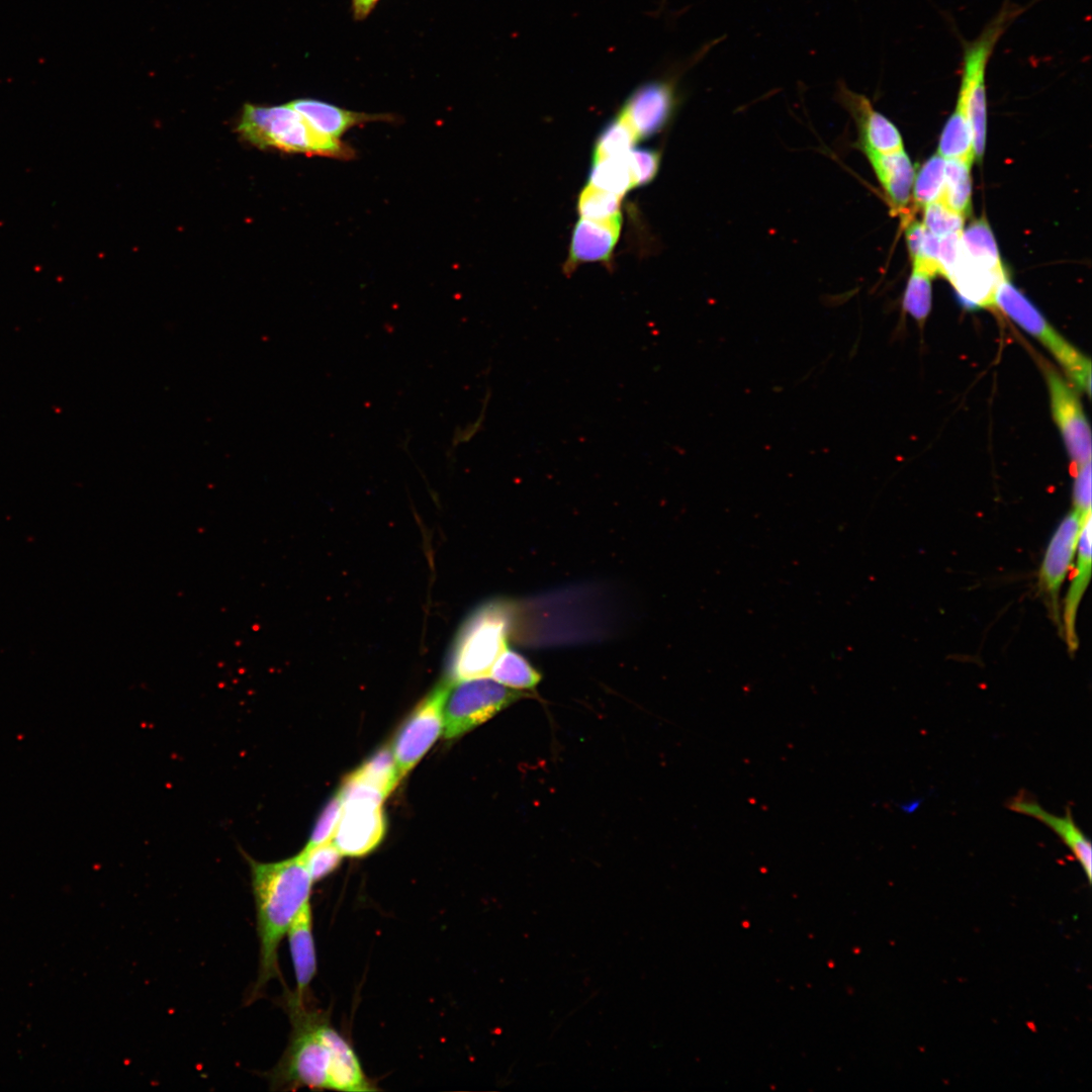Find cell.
I'll use <instances>...</instances> for the list:
<instances>
[{"mask_svg": "<svg viewBox=\"0 0 1092 1092\" xmlns=\"http://www.w3.org/2000/svg\"><path fill=\"white\" fill-rule=\"evenodd\" d=\"M961 252L991 269L1004 270L993 233L985 219L976 220L963 230Z\"/></svg>", "mask_w": 1092, "mask_h": 1092, "instance_id": "44dd1931", "label": "cell"}, {"mask_svg": "<svg viewBox=\"0 0 1092 1092\" xmlns=\"http://www.w3.org/2000/svg\"><path fill=\"white\" fill-rule=\"evenodd\" d=\"M972 162L945 160L944 183L939 199L948 207L966 215L970 212L972 197Z\"/></svg>", "mask_w": 1092, "mask_h": 1092, "instance_id": "7402d4cb", "label": "cell"}, {"mask_svg": "<svg viewBox=\"0 0 1092 1092\" xmlns=\"http://www.w3.org/2000/svg\"><path fill=\"white\" fill-rule=\"evenodd\" d=\"M317 133L334 140L350 128L373 121H394L391 114L356 112L310 98H300L289 103Z\"/></svg>", "mask_w": 1092, "mask_h": 1092, "instance_id": "2e32d148", "label": "cell"}, {"mask_svg": "<svg viewBox=\"0 0 1092 1092\" xmlns=\"http://www.w3.org/2000/svg\"><path fill=\"white\" fill-rule=\"evenodd\" d=\"M444 684L442 734L447 739L466 733L526 696L486 676Z\"/></svg>", "mask_w": 1092, "mask_h": 1092, "instance_id": "52a82bcc", "label": "cell"}, {"mask_svg": "<svg viewBox=\"0 0 1092 1092\" xmlns=\"http://www.w3.org/2000/svg\"><path fill=\"white\" fill-rule=\"evenodd\" d=\"M445 684L439 685L406 719L392 745L399 781L417 764L443 731L442 701Z\"/></svg>", "mask_w": 1092, "mask_h": 1092, "instance_id": "30bf717a", "label": "cell"}, {"mask_svg": "<svg viewBox=\"0 0 1092 1092\" xmlns=\"http://www.w3.org/2000/svg\"><path fill=\"white\" fill-rule=\"evenodd\" d=\"M678 102L676 78L653 79L630 93L619 114L630 124L638 140L648 139L667 125Z\"/></svg>", "mask_w": 1092, "mask_h": 1092, "instance_id": "9c48e42d", "label": "cell"}, {"mask_svg": "<svg viewBox=\"0 0 1092 1092\" xmlns=\"http://www.w3.org/2000/svg\"><path fill=\"white\" fill-rule=\"evenodd\" d=\"M993 306L1039 341L1060 363L1072 383L1090 395V359L1067 341L1008 278L999 284Z\"/></svg>", "mask_w": 1092, "mask_h": 1092, "instance_id": "8992f818", "label": "cell"}, {"mask_svg": "<svg viewBox=\"0 0 1092 1092\" xmlns=\"http://www.w3.org/2000/svg\"><path fill=\"white\" fill-rule=\"evenodd\" d=\"M961 234H951L942 238H939L938 244V265L939 275H943L945 278L950 274L956 266L961 253Z\"/></svg>", "mask_w": 1092, "mask_h": 1092, "instance_id": "e575fe53", "label": "cell"}, {"mask_svg": "<svg viewBox=\"0 0 1092 1092\" xmlns=\"http://www.w3.org/2000/svg\"><path fill=\"white\" fill-rule=\"evenodd\" d=\"M835 96L853 118L858 132L857 146L864 155H886L904 150L898 128L874 108L867 96L851 91L843 82H838Z\"/></svg>", "mask_w": 1092, "mask_h": 1092, "instance_id": "8fae6325", "label": "cell"}, {"mask_svg": "<svg viewBox=\"0 0 1092 1092\" xmlns=\"http://www.w3.org/2000/svg\"><path fill=\"white\" fill-rule=\"evenodd\" d=\"M349 776L375 786L385 797L391 793L399 782L392 749L387 746L378 750L370 759Z\"/></svg>", "mask_w": 1092, "mask_h": 1092, "instance_id": "484cf974", "label": "cell"}, {"mask_svg": "<svg viewBox=\"0 0 1092 1092\" xmlns=\"http://www.w3.org/2000/svg\"><path fill=\"white\" fill-rule=\"evenodd\" d=\"M625 157L632 173L634 187L647 185L656 177L660 165V154L657 151L632 148Z\"/></svg>", "mask_w": 1092, "mask_h": 1092, "instance_id": "1f68e13d", "label": "cell"}, {"mask_svg": "<svg viewBox=\"0 0 1092 1092\" xmlns=\"http://www.w3.org/2000/svg\"><path fill=\"white\" fill-rule=\"evenodd\" d=\"M385 829L386 822L381 805L365 801H345L332 842L343 856H362L380 843Z\"/></svg>", "mask_w": 1092, "mask_h": 1092, "instance_id": "7c38bea8", "label": "cell"}, {"mask_svg": "<svg viewBox=\"0 0 1092 1092\" xmlns=\"http://www.w3.org/2000/svg\"><path fill=\"white\" fill-rule=\"evenodd\" d=\"M255 901L259 938V971L251 996L280 976L278 949L302 906L309 901L312 880L297 854L273 862L247 856Z\"/></svg>", "mask_w": 1092, "mask_h": 1092, "instance_id": "7a4b0ae2", "label": "cell"}, {"mask_svg": "<svg viewBox=\"0 0 1092 1092\" xmlns=\"http://www.w3.org/2000/svg\"><path fill=\"white\" fill-rule=\"evenodd\" d=\"M1013 812L1032 817L1052 829L1078 860L1089 883L1092 881V846L1090 839L1077 826L1069 806L1064 816L1044 810L1027 793L1021 791L1006 804Z\"/></svg>", "mask_w": 1092, "mask_h": 1092, "instance_id": "5bb4252c", "label": "cell"}, {"mask_svg": "<svg viewBox=\"0 0 1092 1092\" xmlns=\"http://www.w3.org/2000/svg\"><path fill=\"white\" fill-rule=\"evenodd\" d=\"M1075 467L1073 510L1087 518L1091 516V460Z\"/></svg>", "mask_w": 1092, "mask_h": 1092, "instance_id": "836d02e7", "label": "cell"}, {"mask_svg": "<svg viewBox=\"0 0 1092 1092\" xmlns=\"http://www.w3.org/2000/svg\"><path fill=\"white\" fill-rule=\"evenodd\" d=\"M1091 516L1086 520L1081 531L1075 572L1071 580L1064 606V628L1068 649L1071 653L1078 647L1076 620L1080 602L1091 576Z\"/></svg>", "mask_w": 1092, "mask_h": 1092, "instance_id": "d6986e66", "label": "cell"}, {"mask_svg": "<svg viewBox=\"0 0 1092 1092\" xmlns=\"http://www.w3.org/2000/svg\"><path fill=\"white\" fill-rule=\"evenodd\" d=\"M238 130L245 140L259 148L341 160L355 156L354 150L341 140L314 131L289 104L270 107L246 104Z\"/></svg>", "mask_w": 1092, "mask_h": 1092, "instance_id": "3957f363", "label": "cell"}, {"mask_svg": "<svg viewBox=\"0 0 1092 1092\" xmlns=\"http://www.w3.org/2000/svg\"><path fill=\"white\" fill-rule=\"evenodd\" d=\"M638 138L630 124L618 113L599 133L593 151V162L626 155Z\"/></svg>", "mask_w": 1092, "mask_h": 1092, "instance_id": "d4e9b609", "label": "cell"}, {"mask_svg": "<svg viewBox=\"0 0 1092 1092\" xmlns=\"http://www.w3.org/2000/svg\"><path fill=\"white\" fill-rule=\"evenodd\" d=\"M1089 517L1084 518L1075 510L1069 513L1054 532L1043 555L1039 584L1056 610L1059 590L1072 565L1081 531Z\"/></svg>", "mask_w": 1092, "mask_h": 1092, "instance_id": "4fadbf2b", "label": "cell"}, {"mask_svg": "<svg viewBox=\"0 0 1092 1092\" xmlns=\"http://www.w3.org/2000/svg\"><path fill=\"white\" fill-rule=\"evenodd\" d=\"M932 275L918 268H913L903 297L904 310L923 324L927 318L932 303Z\"/></svg>", "mask_w": 1092, "mask_h": 1092, "instance_id": "f1b7e54d", "label": "cell"}, {"mask_svg": "<svg viewBox=\"0 0 1092 1092\" xmlns=\"http://www.w3.org/2000/svg\"><path fill=\"white\" fill-rule=\"evenodd\" d=\"M1022 12V8L1006 3L987 24L978 37L963 48L959 102L965 109L973 138L975 158L985 151L987 97L986 72L988 63L1001 36Z\"/></svg>", "mask_w": 1092, "mask_h": 1092, "instance_id": "5b68a950", "label": "cell"}, {"mask_svg": "<svg viewBox=\"0 0 1092 1092\" xmlns=\"http://www.w3.org/2000/svg\"><path fill=\"white\" fill-rule=\"evenodd\" d=\"M927 233L923 222L911 220L906 225V242L912 262L917 260Z\"/></svg>", "mask_w": 1092, "mask_h": 1092, "instance_id": "d590c367", "label": "cell"}, {"mask_svg": "<svg viewBox=\"0 0 1092 1092\" xmlns=\"http://www.w3.org/2000/svg\"><path fill=\"white\" fill-rule=\"evenodd\" d=\"M489 675L518 691L533 689L541 679V674L523 655L508 647L494 662Z\"/></svg>", "mask_w": 1092, "mask_h": 1092, "instance_id": "603a6c76", "label": "cell"}, {"mask_svg": "<svg viewBox=\"0 0 1092 1092\" xmlns=\"http://www.w3.org/2000/svg\"><path fill=\"white\" fill-rule=\"evenodd\" d=\"M587 185L623 197L634 187L625 155L593 162Z\"/></svg>", "mask_w": 1092, "mask_h": 1092, "instance_id": "cb8c5ba5", "label": "cell"}, {"mask_svg": "<svg viewBox=\"0 0 1092 1092\" xmlns=\"http://www.w3.org/2000/svg\"><path fill=\"white\" fill-rule=\"evenodd\" d=\"M945 159L938 153L928 159L919 170L913 187L914 201L918 206L939 199L944 183Z\"/></svg>", "mask_w": 1092, "mask_h": 1092, "instance_id": "83f0119b", "label": "cell"}, {"mask_svg": "<svg viewBox=\"0 0 1092 1092\" xmlns=\"http://www.w3.org/2000/svg\"><path fill=\"white\" fill-rule=\"evenodd\" d=\"M513 611L509 603L491 601L475 609L461 626L453 644L450 680L488 676L508 647Z\"/></svg>", "mask_w": 1092, "mask_h": 1092, "instance_id": "277c9868", "label": "cell"}, {"mask_svg": "<svg viewBox=\"0 0 1092 1092\" xmlns=\"http://www.w3.org/2000/svg\"><path fill=\"white\" fill-rule=\"evenodd\" d=\"M622 197L586 185L577 198V212L580 218L604 221L621 214Z\"/></svg>", "mask_w": 1092, "mask_h": 1092, "instance_id": "4316f807", "label": "cell"}, {"mask_svg": "<svg viewBox=\"0 0 1092 1092\" xmlns=\"http://www.w3.org/2000/svg\"><path fill=\"white\" fill-rule=\"evenodd\" d=\"M286 935L296 984L295 993L290 998L305 1003L307 990L317 970L310 901L297 913Z\"/></svg>", "mask_w": 1092, "mask_h": 1092, "instance_id": "e0dca14e", "label": "cell"}, {"mask_svg": "<svg viewBox=\"0 0 1092 1092\" xmlns=\"http://www.w3.org/2000/svg\"><path fill=\"white\" fill-rule=\"evenodd\" d=\"M288 1006L292 1029L281 1060L269 1074L274 1089L376 1090L351 1043L324 1013L291 998Z\"/></svg>", "mask_w": 1092, "mask_h": 1092, "instance_id": "6da1fadb", "label": "cell"}, {"mask_svg": "<svg viewBox=\"0 0 1092 1092\" xmlns=\"http://www.w3.org/2000/svg\"><path fill=\"white\" fill-rule=\"evenodd\" d=\"M938 154L945 160L960 159L973 162L975 159L972 130L967 113L959 102L941 132Z\"/></svg>", "mask_w": 1092, "mask_h": 1092, "instance_id": "ffe728a7", "label": "cell"}, {"mask_svg": "<svg viewBox=\"0 0 1092 1092\" xmlns=\"http://www.w3.org/2000/svg\"><path fill=\"white\" fill-rule=\"evenodd\" d=\"M342 807V796L338 792L322 811L305 847H312L329 841L340 819Z\"/></svg>", "mask_w": 1092, "mask_h": 1092, "instance_id": "d6a6232c", "label": "cell"}, {"mask_svg": "<svg viewBox=\"0 0 1092 1092\" xmlns=\"http://www.w3.org/2000/svg\"><path fill=\"white\" fill-rule=\"evenodd\" d=\"M299 854L312 882H317L334 872L343 857L336 845L330 841L304 847Z\"/></svg>", "mask_w": 1092, "mask_h": 1092, "instance_id": "4dcf8cb0", "label": "cell"}, {"mask_svg": "<svg viewBox=\"0 0 1092 1092\" xmlns=\"http://www.w3.org/2000/svg\"><path fill=\"white\" fill-rule=\"evenodd\" d=\"M379 0H352L354 16L356 19L365 18Z\"/></svg>", "mask_w": 1092, "mask_h": 1092, "instance_id": "8d00e7d4", "label": "cell"}, {"mask_svg": "<svg viewBox=\"0 0 1092 1092\" xmlns=\"http://www.w3.org/2000/svg\"><path fill=\"white\" fill-rule=\"evenodd\" d=\"M1051 411L1075 466L1091 460V431L1076 389L1054 367L1044 366Z\"/></svg>", "mask_w": 1092, "mask_h": 1092, "instance_id": "ba28073f", "label": "cell"}, {"mask_svg": "<svg viewBox=\"0 0 1092 1092\" xmlns=\"http://www.w3.org/2000/svg\"><path fill=\"white\" fill-rule=\"evenodd\" d=\"M866 156L893 209L905 212L914 182V169L905 151Z\"/></svg>", "mask_w": 1092, "mask_h": 1092, "instance_id": "ac0fdd59", "label": "cell"}, {"mask_svg": "<svg viewBox=\"0 0 1092 1092\" xmlns=\"http://www.w3.org/2000/svg\"><path fill=\"white\" fill-rule=\"evenodd\" d=\"M622 228V215L597 221L580 218L574 225L565 273L569 275L579 264L609 263Z\"/></svg>", "mask_w": 1092, "mask_h": 1092, "instance_id": "9a60e30c", "label": "cell"}, {"mask_svg": "<svg viewBox=\"0 0 1092 1092\" xmlns=\"http://www.w3.org/2000/svg\"><path fill=\"white\" fill-rule=\"evenodd\" d=\"M965 216L954 211L940 199L924 206L923 224L936 238L962 233Z\"/></svg>", "mask_w": 1092, "mask_h": 1092, "instance_id": "f546056e", "label": "cell"}]
</instances>
